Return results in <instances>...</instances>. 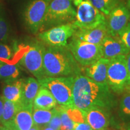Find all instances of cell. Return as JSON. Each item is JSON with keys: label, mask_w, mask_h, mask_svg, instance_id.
<instances>
[{"label": "cell", "mask_w": 130, "mask_h": 130, "mask_svg": "<svg viewBox=\"0 0 130 130\" xmlns=\"http://www.w3.org/2000/svg\"><path fill=\"white\" fill-rule=\"evenodd\" d=\"M73 102L74 107L84 112L93 107L110 111L118 104L116 98L108 84L98 83L81 74L74 78Z\"/></svg>", "instance_id": "1"}, {"label": "cell", "mask_w": 130, "mask_h": 130, "mask_svg": "<svg viewBox=\"0 0 130 130\" xmlns=\"http://www.w3.org/2000/svg\"><path fill=\"white\" fill-rule=\"evenodd\" d=\"M43 66L46 77H75L81 73L79 64L68 46L45 47Z\"/></svg>", "instance_id": "2"}, {"label": "cell", "mask_w": 130, "mask_h": 130, "mask_svg": "<svg viewBox=\"0 0 130 130\" xmlns=\"http://www.w3.org/2000/svg\"><path fill=\"white\" fill-rule=\"evenodd\" d=\"M75 77H46L39 79L38 81L40 86L47 89L51 92L56 99L57 104L72 107H74L73 85Z\"/></svg>", "instance_id": "3"}, {"label": "cell", "mask_w": 130, "mask_h": 130, "mask_svg": "<svg viewBox=\"0 0 130 130\" xmlns=\"http://www.w3.org/2000/svg\"><path fill=\"white\" fill-rule=\"evenodd\" d=\"M107 83L115 93L121 94L125 91H129V76L125 55L117 56L109 60Z\"/></svg>", "instance_id": "4"}, {"label": "cell", "mask_w": 130, "mask_h": 130, "mask_svg": "<svg viewBox=\"0 0 130 130\" xmlns=\"http://www.w3.org/2000/svg\"><path fill=\"white\" fill-rule=\"evenodd\" d=\"M72 2L77 8L75 18L72 22L77 29L93 28L106 22L104 14L89 0H72Z\"/></svg>", "instance_id": "5"}, {"label": "cell", "mask_w": 130, "mask_h": 130, "mask_svg": "<svg viewBox=\"0 0 130 130\" xmlns=\"http://www.w3.org/2000/svg\"><path fill=\"white\" fill-rule=\"evenodd\" d=\"M67 46L75 60L83 67L93 64L102 57L101 45L89 43L73 37Z\"/></svg>", "instance_id": "6"}, {"label": "cell", "mask_w": 130, "mask_h": 130, "mask_svg": "<svg viewBox=\"0 0 130 130\" xmlns=\"http://www.w3.org/2000/svg\"><path fill=\"white\" fill-rule=\"evenodd\" d=\"M75 15L72 0H51L47 8L43 25H57L74 21Z\"/></svg>", "instance_id": "7"}, {"label": "cell", "mask_w": 130, "mask_h": 130, "mask_svg": "<svg viewBox=\"0 0 130 130\" xmlns=\"http://www.w3.org/2000/svg\"><path fill=\"white\" fill-rule=\"evenodd\" d=\"M45 47L40 44H35L30 46L24 54L20 63L25 69L37 79L46 77L43 66V56Z\"/></svg>", "instance_id": "8"}, {"label": "cell", "mask_w": 130, "mask_h": 130, "mask_svg": "<svg viewBox=\"0 0 130 130\" xmlns=\"http://www.w3.org/2000/svg\"><path fill=\"white\" fill-rule=\"evenodd\" d=\"M76 30L73 23L61 24L40 32L39 38L49 46H67L68 40L73 36Z\"/></svg>", "instance_id": "9"}, {"label": "cell", "mask_w": 130, "mask_h": 130, "mask_svg": "<svg viewBox=\"0 0 130 130\" xmlns=\"http://www.w3.org/2000/svg\"><path fill=\"white\" fill-rule=\"evenodd\" d=\"M51 0H33L25 13L26 23L32 33H36L43 27L47 8Z\"/></svg>", "instance_id": "10"}, {"label": "cell", "mask_w": 130, "mask_h": 130, "mask_svg": "<svg viewBox=\"0 0 130 130\" xmlns=\"http://www.w3.org/2000/svg\"><path fill=\"white\" fill-rule=\"evenodd\" d=\"M108 16L106 24L109 35L118 36L119 34L129 23V11L124 6L119 5L114 8Z\"/></svg>", "instance_id": "11"}, {"label": "cell", "mask_w": 130, "mask_h": 130, "mask_svg": "<svg viewBox=\"0 0 130 130\" xmlns=\"http://www.w3.org/2000/svg\"><path fill=\"white\" fill-rule=\"evenodd\" d=\"M108 110L100 107H93L85 111L86 122L93 130H106L111 119Z\"/></svg>", "instance_id": "12"}, {"label": "cell", "mask_w": 130, "mask_h": 130, "mask_svg": "<svg viewBox=\"0 0 130 130\" xmlns=\"http://www.w3.org/2000/svg\"><path fill=\"white\" fill-rule=\"evenodd\" d=\"M108 36H109V33L105 22L93 28L77 29L73 36L89 43L101 45Z\"/></svg>", "instance_id": "13"}, {"label": "cell", "mask_w": 130, "mask_h": 130, "mask_svg": "<svg viewBox=\"0 0 130 130\" xmlns=\"http://www.w3.org/2000/svg\"><path fill=\"white\" fill-rule=\"evenodd\" d=\"M101 46L102 57L108 60L121 55L126 56L130 52L118 36H108Z\"/></svg>", "instance_id": "14"}, {"label": "cell", "mask_w": 130, "mask_h": 130, "mask_svg": "<svg viewBox=\"0 0 130 130\" xmlns=\"http://www.w3.org/2000/svg\"><path fill=\"white\" fill-rule=\"evenodd\" d=\"M109 60L101 58L93 64L84 67V74L86 77L98 83L107 84V75Z\"/></svg>", "instance_id": "15"}, {"label": "cell", "mask_w": 130, "mask_h": 130, "mask_svg": "<svg viewBox=\"0 0 130 130\" xmlns=\"http://www.w3.org/2000/svg\"><path fill=\"white\" fill-rule=\"evenodd\" d=\"M32 110L33 106H25L22 105L8 128L11 130L30 129L34 125Z\"/></svg>", "instance_id": "16"}, {"label": "cell", "mask_w": 130, "mask_h": 130, "mask_svg": "<svg viewBox=\"0 0 130 130\" xmlns=\"http://www.w3.org/2000/svg\"><path fill=\"white\" fill-rule=\"evenodd\" d=\"M39 89L40 84L37 79L32 77L25 79L22 87L21 104L25 106H33L34 100Z\"/></svg>", "instance_id": "17"}, {"label": "cell", "mask_w": 130, "mask_h": 130, "mask_svg": "<svg viewBox=\"0 0 130 130\" xmlns=\"http://www.w3.org/2000/svg\"><path fill=\"white\" fill-rule=\"evenodd\" d=\"M57 102L51 92L45 87L40 86L33 102V108L49 110L55 108Z\"/></svg>", "instance_id": "18"}, {"label": "cell", "mask_w": 130, "mask_h": 130, "mask_svg": "<svg viewBox=\"0 0 130 130\" xmlns=\"http://www.w3.org/2000/svg\"><path fill=\"white\" fill-rule=\"evenodd\" d=\"M24 79L14 80L7 83L3 90V96L4 100L14 102H21Z\"/></svg>", "instance_id": "19"}, {"label": "cell", "mask_w": 130, "mask_h": 130, "mask_svg": "<svg viewBox=\"0 0 130 130\" xmlns=\"http://www.w3.org/2000/svg\"><path fill=\"white\" fill-rule=\"evenodd\" d=\"M22 105L21 102H14L4 100L1 125L5 127L9 128L16 113L21 108Z\"/></svg>", "instance_id": "20"}, {"label": "cell", "mask_w": 130, "mask_h": 130, "mask_svg": "<svg viewBox=\"0 0 130 130\" xmlns=\"http://www.w3.org/2000/svg\"><path fill=\"white\" fill-rule=\"evenodd\" d=\"M20 75L18 66L16 64L0 62V78L6 83L16 80Z\"/></svg>", "instance_id": "21"}, {"label": "cell", "mask_w": 130, "mask_h": 130, "mask_svg": "<svg viewBox=\"0 0 130 130\" xmlns=\"http://www.w3.org/2000/svg\"><path fill=\"white\" fill-rule=\"evenodd\" d=\"M54 113V108L49 110L33 108L32 119H33L34 125L38 126L40 128L46 126L50 123Z\"/></svg>", "instance_id": "22"}, {"label": "cell", "mask_w": 130, "mask_h": 130, "mask_svg": "<svg viewBox=\"0 0 130 130\" xmlns=\"http://www.w3.org/2000/svg\"><path fill=\"white\" fill-rule=\"evenodd\" d=\"M104 14L108 16L116 6L118 0H89Z\"/></svg>", "instance_id": "23"}, {"label": "cell", "mask_w": 130, "mask_h": 130, "mask_svg": "<svg viewBox=\"0 0 130 130\" xmlns=\"http://www.w3.org/2000/svg\"><path fill=\"white\" fill-rule=\"evenodd\" d=\"M119 116L123 120H130V92L124 93L119 102Z\"/></svg>", "instance_id": "24"}, {"label": "cell", "mask_w": 130, "mask_h": 130, "mask_svg": "<svg viewBox=\"0 0 130 130\" xmlns=\"http://www.w3.org/2000/svg\"><path fill=\"white\" fill-rule=\"evenodd\" d=\"M59 111L61 121V126L60 130H73L75 122L71 119L64 106L56 107Z\"/></svg>", "instance_id": "25"}, {"label": "cell", "mask_w": 130, "mask_h": 130, "mask_svg": "<svg viewBox=\"0 0 130 130\" xmlns=\"http://www.w3.org/2000/svg\"><path fill=\"white\" fill-rule=\"evenodd\" d=\"M64 107L68 115L75 123L85 122H86L85 112L83 110L79 109L75 107Z\"/></svg>", "instance_id": "26"}, {"label": "cell", "mask_w": 130, "mask_h": 130, "mask_svg": "<svg viewBox=\"0 0 130 130\" xmlns=\"http://www.w3.org/2000/svg\"><path fill=\"white\" fill-rule=\"evenodd\" d=\"M12 50L7 45L0 43V62H7L12 58Z\"/></svg>", "instance_id": "27"}, {"label": "cell", "mask_w": 130, "mask_h": 130, "mask_svg": "<svg viewBox=\"0 0 130 130\" xmlns=\"http://www.w3.org/2000/svg\"><path fill=\"white\" fill-rule=\"evenodd\" d=\"M121 41L130 51V22L128 24L125 28L118 35Z\"/></svg>", "instance_id": "28"}, {"label": "cell", "mask_w": 130, "mask_h": 130, "mask_svg": "<svg viewBox=\"0 0 130 130\" xmlns=\"http://www.w3.org/2000/svg\"><path fill=\"white\" fill-rule=\"evenodd\" d=\"M47 126L53 128L54 130H60L61 126V121L59 111L57 109L56 107L54 108V113Z\"/></svg>", "instance_id": "29"}, {"label": "cell", "mask_w": 130, "mask_h": 130, "mask_svg": "<svg viewBox=\"0 0 130 130\" xmlns=\"http://www.w3.org/2000/svg\"><path fill=\"white\" fill-rule=\"evenodd\" d=\"M0 9V42L4 41L8 36V26L6 21L1 14Z\"/></svg>", "instance_id": "30"}, {"label": "cell", "mask_w": 130, "mask_h": 130, "mask_svg": "<svg viewBox=\"0 0 130 130\" xmlns=\"http://www.w3.org/2000/svg\"><path fill=\"white\" fill-rule=\"evenodd\" d=\"M73 130H93L87 122H85L75 123Z\"/></svg>", "instance_id": "31"}, {"label": "cell", "mask_w": 130, "mask_h": 130, "mask_svg": "<svg viewBox=\"0 0 130 130\" xmlns=\"http://www.w3.org/2000/svg\"><path fill=\"white\" fill-rule=\"evenodd\" d=\"M4 98L3 96H0V125H1V119H2V115L4 108Z\"/></svg>", "instance_id": "32"}, {"label": "cell", "mask_w": 130, "mask_h": 130, "mask_svg": "<svg viewBox=\"0 0 130 130\" xmlns=\"http://www.w3.org/2000/svg\"><path fill=\"white\" fill-rule=\"evenodd\" d=\"M126 65H127L128 73H129V83H130V52L128 54L126 55Z\"/></svg>", "instance_id": "33"}, {"label": "cell", "mask_w": 130, "mask_h": 130, "mask_svg": "<svg viewBox=\"0 0 130 130\" xmlns=\"http://www.w3.org/2000/svg\"><path fill=\"white\" fill-rule=\"evenodd\" d=\"M29 130H41V128H40V127H39L38 126L34 125L32 126V128Z\"/></svg>", "instance_id": "34"}, {"label": "cell", "mask_w": 130, "mask_h": 130, "mask_svg": "<svg viewBox=\"0 0 130 130\" xmlns=\"http://www.w3.org/2000/svg\"><path fill=\"white\" fill-rule=\"evenodd\" d=\"M41 130H54V129L53 128H52L51 127H50V126L46 125V126H44V127L42 128Z\"/></svg>", "instance_id": "35"}, {"label": "cell", "mask_w": 130, "mask_h": 130, "mask_svg": "<svg viewBox=\"0 0 130 130\" xmlns=\"http://www.w3.org/2000/svg\"><path fill=\"white\" fill-rule=\"evenodd\" d=\"M0 130H10V129H9V128L5 127V126H0Z\"/></svg>", "instance_id": "36"}, {"label": "cell", "mask_w": 130, "mask_h": 130, "mask_svg": "<svg viewBox=\"0 0 130 130\" xmlns=\"http://www.w3.org/2000/svg\"><path fill=\"white\" fill-rule=\"evenodd\" d=\"M127 130H130V123L128 124V125L127 126Z\"/></svg>", "instance_id": "37"}, {"label": "cell", "mask_w": 130, "mask_h": 130, "mask_svg": "<svg viewBox=\"0 0 130 130\" xmlns=\"http://www.w3.org/2000/svg\"><path fill=\"white\" fill-rule=\"evenodd\" d=\"M128 4H129V7H130V0H129V2H128Z\"/></svg>", "instance_id": "38"}, {"label": "cell", "mask_w": 130, "mask_h": 130, "mask_svg": "<svg viewBox=\"0 0 130 130\" xmlns=\"http://www.w3.org/2000/svg\"><path fill=\"white\" fill-rule=\"evenodd\" d=\"M129 92H130V90H129Z\"/></svg>", "instance_id": "39"}, {"label": "cell", "mask_w": 130, "mask_h": 130, "mask_svg": "<svg viewBox=\"0 0 130 130\" xmlns=\"http://www.w3.org/2000/svg\"><path fill=\"white\" fill-rule=\"evenodd\" d=\"M10 130H11V129H10Z\"/></svg>", "instance_id": "40"}]
</instances>
